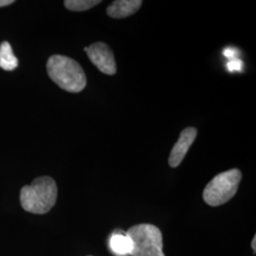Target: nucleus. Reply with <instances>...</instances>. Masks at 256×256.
I'll return each mask as SVG.
<instances>
[{"label": "nucleus", "mask_w": 256, "mask_h": 256, "mask_svg": "<svg viewBox=\"0 0 256 256\" xmlns=\"http://www.w3.org/2000/svg\"><path fill=\"white\" fill-rule=\"evenodd\" d=\"M46 72L50 78L66 92L78 93L86 86L82 66L68 56L52 55L46 62Z\"/></svg>", "instance_id": "f257e3e1"}, {"label": "nucleus", "mask_w": 256, "mask_h": 256, "mask_svg": "<svg viewBox=\"0 0 256 256\" xmlns=\"http://www.w3.org/2000/svg\"><path fill=\"white\" fill-rule=\"evenodd\" d=\"M57 186L50 176H40L20 191V203L24 210L44 214L52 210L57 200Z\"/></svg>", "instance_id": "f03ea898"}, {"label": "nucleus", "mask_w": 256, "mask_h": 256, "mask_svg": "<svg viewBox=\"0 0 256 256\" xmlns=\"http://www.w3.org/2000/svg\"><path fill=\"white\" fill-rule=\"evenodd\" d=\"M132 242V256H165L160 230L151 224H138L126 232Z\"/></svg>", "instance_id": "7ed1b4c3"}, {"label": "nucleus", "mask_w": 256, "mask_h": 256, "mask_svg": "<svg viewBox=\"0 0 256 256\" xmlns=\"http://www.w3.org/2000/svg\"><path fill=\"white\" fill-rule=\"evenodd\" d=\"M242 174L232 169L216 176L203 191V200L208 205L216 207L225 204L236 194Z\"/></svg>", "instance_id": "20e7f679"}, {"label": "nucleus", "mask_w": 256, "mask_h": 256, "mask_svg": "<svg viewBox=\"0 0 256 256\" xmlns=\"http://www.w3.org/2000/svg\"><path fill=\"white\" fill-rule=\"evenodd\" d=\"M84 52L92 64L102 74L114 75L117 72L114 54L106 44L102 42L93 43L90 46L84 48Z\"/></svg>", "instance_id": "39448f33"}, {"label": "nucleus", "mask_w": 256, "mask_h": 256, "mask_svg": "<svg viewBox=\"0 0 256 256\" xmlns=\"http://www.w3.org/2000/svg\"><path fill=\"white\" fill-rule=\"evenodd\" d=\"M198 135V130L194 128H187L182 130L178 140L174 144V147L169 156V165L171 167H178L182 164L183 158L187 154Z\"/></svg>", "instance_id": "423d86ee"}, {"label": "nucleus", "mask_w": 256, "mask_h": 256, "mask_svg": "<svg viewBox=\"0 0 256 256\" xmlns=\"http://www.w3.org/2000/svg\"><path fill=\"white\" fill-rule=\"evenodd\" d=\"M142 4L140 0H116L106 9V14L111 18H126L137 12Z\"/></svg>", "instance_id": "0eeeda50"}, {"label": "nucleus", "mask_w": 256, "mask_h": 256, "mask_svg": "<svg viewBox=\"0 0 256 256\" xmlns=\"http://www.w3.org/2000/svg\"><path fill=\"white\" fill-rule=\"evenodd\" d=\"M110 248L117 256H131L132 242L126 232L120 230H116L110 239Z\"/></svg>", "instance_id": "6e6552de"}, {"label": "nucleus", "mask_w": 256, "mask_h": 256, "mask_svg": "<svg viewBox=\"0 0 256 256\" xmlns=\"http://www.w3.org/2000/svg\"><path fill=\"white\" fill-rule=\"evenodd\" d=\"M18 66V60L14 54L9 42L4 41L0 45V68L6 72L14 70Z\"/></svg>", "instance_id": "1a4fd4ad"}, {"label": "nucleus", "mask_w": 256, "mask_h": 256, "mask_svg": "<svg viewBox=\"0 0 256 256\" xmlns=\"http://www.w3.org/2000/svg\"><path fill=\"white\" fill-rule=\"evenodd\" d=\"M100 0H66L64 7L72 12H84L100 4Z\"/></svg>", "instance_id": "9d476101"}, {"label": "nucleus", "mask_w": 256, "mask_h": 256, "mask_svg": "<svg viewBox=\"0 0 256 256\" xmlns=\"http://www.w3.org/2000/svg\"><path fill=\"white\" fill-rule=\"evenodd\" d=\"M228 70L230 72H241L243 68V62L239 59H234V60H230L228 64Z\"/></svg>", "instance_id": "9b49d317"}, {"label": "nucleus", "mask_w": 256, "mask_h": 256, "mask_svg": "<svg viewBox=\"0 0 256 256\" xmlns=\"http://www.w3.org/2000/svg\"><path fill=\"white\" fill-rule=\"evenodd\" d=\"M224 56L226 58H228L230 60H234V59H238L236 58V55H238V52L234 50V48H226L223 52Z\"/></svg>", "instance_id": "f8f14e48"}, {"label": "nucleus", "mask_w": 256, "mask_h": 256, "mask_svg": "<svg viewBox=\"0 0 256 256\" xmlns=\"http://www.w3.org/2000/svg\"><path fill=\"white\" fill-rule=\"evenodd\" d=\"M14 0H0V8L2 7H6L9 6L10 4H14Z\"/></svg>", "instance_id": "ddd939ff"}, {"label": "nucleus", "mask_w": 256, "mask_h": 256, "mask_svg": "<svg viewBox=\"0 0 256 256\" xmlns=\"http://www.w3.org/2000/svg\"><path fill=\"white\" fill-rule=\"evenodd\" d=\"M256 236H254V239H252V250H254V252H256Z\"/></svg>", "instance_id": "4468645a"}]
</instances>
